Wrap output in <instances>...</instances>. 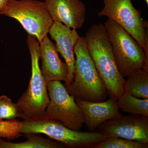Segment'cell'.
<instances>
[{"label":"cell","instance_id":"obj_9","mask_svg":"<svg viewBox=\"0 0 148 148\" xmlns=\"http://www.w3.org/2000/svg\"><path fill=\"white\" fill-rule=\"evenodd\" d=\"M95 131L108 138H119L148 144V116L122 115L104 122Z\"/></svg>","mask_w":148,"mask_h":148},{"label":"cell","instance_id":"obj_11","mask_svg":"<svg viewBox=\"0 0 148 148\" xmlns=\"http://www.w3.org/2000/svg\"><path fill=\"white\" fill-rule=\"evenodd\" d=\"M51 19L71 29H79L84 25L86 8L81 0H45Z\"/></svg>","mask_w":148,"mask_h":148},{"label":"cell","instance_id":"obj_6","mask_svg":"<svg viewBox=\"0 0 148 148\" xmlns=\"http://www.w3.org/2000/svg\"><path fill=\"white\" fill-rule=\"evenodd\" d=\"M0 14L18 21L39 43L47 36L53 23L45 3L41 1L8 0Z\"/></svg>","mask_w":148,"mask_h":148},{"label":"cell","instance_id":"obj_3","mask_svg":"<svg viewBox=\"0 0 148 148\" xmlns=\"http://www.w3.org/2000/svg\"><path fill=\"white\" fill-rule=\"evenodd\" d=\"M27 42L31 55L32 76L27 89L16 103L23 120L44 116L49 102L47 82L40 66V43L36 37L29 35Z\"/></svg>","mask_w":148,"mask_h":148},{"label":"cell","instance_id":"obj_12","mask_svg":"<svg viewBox=\"0 0 148 148\" xmlns=\"http://www.w3.org/2000/svg\"><path fill=\"white\" fill-rule=\"evenodd\" d=\"M75 101L84 114L85 126L89 132L95 131L104 122L122 116L116 100L112 98L101 102H88L77 99Z\"/></svg>","mask_w":148,"mask_h":148},{"label":"cell","instance_id":"obj_13","mask_svg":"<svg viewBox=\"0 0 148 148\" xmlns=\"http://www.w3.org/2000/svg\"><path fill=\"white\" fill-rule=\"evenodd\" d=\"M40 56L42 62L41 70L47 82L66 81L68 67L59 57L55 44L47 36L40 43Z\"/></svg>","mask_w":148,"mask_h":148},{"label":"cell","instance_id":"obj_5","mask_svg":"<svg viewBox=\"0 0 148 148\" xmlns=\"http://www.w3.org/2000/svg\"><path fill=\"white\" fill-rule=\"evenodd\" d=\"M21 134L42 133L70 148H92L108 137L96 132H81L69 129L60 122L45 117L21 121Z\"/></svg>","mask_w":148,"mask_h":148},{"label":"cell","instance_id":"obj_2","mask_svg":"<svg viewBox=\"0 0 148 148\" xmlns=\"http://www.w3.org/2000/svg\"><path fill=\"white\" fill-rule=\"evenodd\" d=\"M74 78L66 88L75 99L90 102L106 101L108 94L88 49L85 37H80L74 48Z\"/></svg>","mask_w":148,"mask_h":148},{"label":"cell","instance_id":"obj_7","mask_svg":"<svg viewBox=\"0 0 148 148\" xmlns=\"http://www.w3.org/2000/svg\"><path fill=\"white\" fill-rule=\"evenodd\" d=\"M99 17L107 16L122 27L138 42L148 58V21L141 16L131 0H103Z\"/></svg>","mask_w":148,"mask_h":148},{"label":"cell","instance_id":"obj_17","mask_svg":"<svg viewBox=\"0 0 148 148\" xmlns=\"http://www.w3.org/2000/svg\"><path fill=\"white\" fill-rule=\"evenodd\" d=\"M148 144L119 138H110L96 143L91 148H147Z\"/></svg>","mask_w":148,"mask_h":148},{"label":"cell","instance_id":"obj_10","mask_svg":"<svg viewBox=\"0 0 148 148\" xmlns=\"http://www.w3.org/2000/svg\"><path fill=\"white\" fill-rule=\"evenodd\" d=\"M49 33L52 39L55 41L57 52L64 58L68 67V76L64 84L66 88L73 80L75 61L74 48L80 37L76 29H71L56 21H53Z\"/></svg>","mask_w":148,"mask_h":148},{"label":"cell","instance_id":"obj_4","mask_svg":"<svg viewBox=\"0 0 148 148\" xmlns=\"http://www.w3.org/2000/svg\"><path fill=\"white\" fill-rule=\"evenodd\" d=\"M119 71L123 78L141 69L148 71V58L142 47L122 27L108 18L104 24Z\"/></svg>","mask_w":148,"mask_h":148},{"label":"cell","instance_id":"obj_19","mask_svg":"<svg viewBox=\"0 0 148 148\" xmlns=\"http://www.w3.org/2000/svg\"><path fill=\"white\" fill-rule=\"evenodd\" d=\"M21 118L18 106L5 95L0 96V119H13Z\"/></svg>","mask_w":148,"mask_h":148},{"label":"cell","instance_id":"obj_16","mask_svg":"<svg viewBox=\"0 0 148 148\" xmlns=\"http://www.w3.org/2000/svg\"><path fill=\"white\" fill-rule=\"evenodd\" d=\"M116 103L122 112L148 116V98L141 99L124 92L116 100Z\"/></svg>","mask_w":148,"mask_h":148},{"label":"cell","instance_id":"obj_1","mask_svg":"<svg viewBox=\"0 0 148 148\" xmlns=\"http://www.w3.org/2000/svg\"><path fill=\"white\" fill-rule=\"evenodd\" d=\"M86 42L110 98L117 100L124 93L125 80L117 66L105 25L92 24L86 33Z\"/></svg>","mask_w":148,"mask_h":148},{"label":"cell","instance_id":"obj_8","mask_svg":"<svg viewBox=\"0 0 148 148\" xmlns=\"http://www.w3.org/2000/svg\"><path fill=\"white\" fill-rule=\"evenodd\" d=\"M49 102L44 117L60 122L69 129L80 131L85 124L84 114L75 98L60 81L47 83Z\"/></svg>","mask_w":148,"mask_h":148},{"label":"cell","instance_id":"obj_18","mask_svg":"<svg viewBox=\"0 0 148 148\" xmlns=\"http://www.w3.org/2000/svg\"><path fill=\"white\" fill-rule=\"evenodd\" d=\"M21 126V121L15 119L5 121L0 119V138L11 140L23 136L20 132Z\"/></svg>","mask_w":148,"mask_h":148},{"label":"cell","instance_id":"obj_15","mask_svg":"<svg viewBox=\"0 0 148 148\" xmlns=\"http://www.w3.org/2000/svg\"><path fill=\"white\" fill-rule=\"evenodd\" d=\"M27 140L19 143H12L4 141L0 138V148H64L62 143L49 139L41 137L37 134L23 135Z\"/></svg>","mask_w":148,"mask_h":148},{"label":"cell","instance_id":"obj_20","mask_svg":"<svg viewBox=\"0 0 148 148\" xmlns=\"http://www.w3.org/2000/svg\"><path fill=\"white\" fill-rule=\"evenodd\" d=\"M8 0H0V10L5 5Z\"/></svg>","mask_w":148,"mask_h":148},{"label":"cell","instance_id":"obj_14","mask_svg":"<svg viewBox=\"0 0 148 148\" xmlns=\"http://www.w3.org/2000/svg\"><path fill=\"white\" fill-rule=\"evenodd\" d=\"M127 77L124 92L141 99L148 98V70L140 69Z\"/></svg>","mask_w":148,"mask_h":148}]
</instances>
